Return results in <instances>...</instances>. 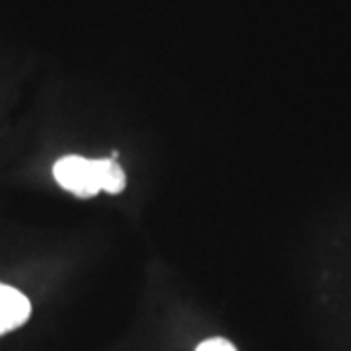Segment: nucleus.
<instances>
[{
	"instance_id": "1",
	"label": "nucleus",
	"mask_w": 351,
	"mask_h": 351,
	"mask_svg": "<svg viewBox=\"0 0 351 351\" xmlns=\"http://www.w3.org/2000/svg\"><path fill=\"white\" fill-rule=\"evenodd\" d=\"M59 186L76 197H94L96 193H121L125 189V172L115 158L90 160L78 154H66L53 166Z\"/></svg>"
},
{
	"instance_id": "2",
	"label": "nucleus",
	"mask_w": 351,
	"mask_h": 351,
	"mask_svg": "<svg viewBox=\"0 0 351 351\" xmlns=\"http://www.w3.org/2000/svg\"><path fill=\"white\" fill-rule=\"evenodd\" d=\"M32 314V304L24 293L0 283V336L24 326Z\"/></svg>"
},
{
	"instance_id": "3",
	"label": "nucleus",
	"mask_w": 351,
	"mask_h": 351,
	"mask_svg": "<svg viewBox=\"0 0 351 351\" xmlns=\"http://www.w3.org/2000/svg\"><path fill=\"white\" fill-rule=\"evenodd\" d=\"M195 351H237V348L225 338H211L201 341Z\"/></svg>"
}]
</instances>
